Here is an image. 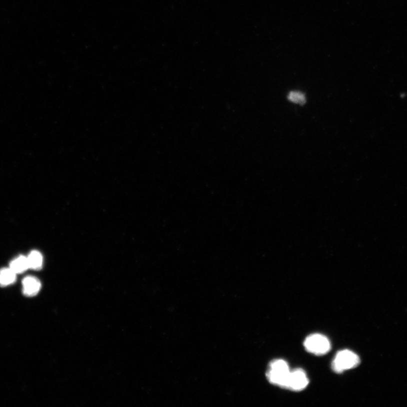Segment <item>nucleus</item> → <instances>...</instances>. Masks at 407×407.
Returning <instances> with one entry per match:
<instances>
[{"mask_svg": "<svg viewBox=\"0 0 407 407\" xmlns=\"http://www.w3.org/2000/svg\"><path fill=\"white\" fill-rule=\"evenodd\" d=\"M360 363V358L352 350H344L338 352L332 363V369L338 374L354 369Z\"/></svg>", "mask_w": 407, "mask_h": 407, "instance_id": "nucleus-2", "label": "nucleus"}, {"mask_svg": "<svg viewBox=\"0 0 407 407\" xmlns=\"http://www.w3.org/2000/svg\"><path fill=\"white\" fill-rule=\"evenodd\" d=\"M10 268L16 274H23L29 269L28 258L21 255L15 258L11 262Z\"/></svg>", "mask_w": 407, "mask_h": 407, "instance_id": "nucleus-6", "label": "nucleus"}, {"mask_svg": "<svg viewBox=\"0 0 407 407\" xmlns=\"http://www.w3.org/2000/svg\"><path fill=\"white\" fill-rule=\"evenodd\" d=\"M28 260L29 269L40 270L42 269L43 264V258L40 252L38 250H32L28 254Z\"/></svg>", "mask_w": 407, "mask_h": 407, "instance_id": "nucleus-8", "label": "nucleus"}, {"mask_svg": "<svg viewBox=\"0 0 407 407\" xmlns=\"http://www.w3.org/2000/svg\"><path fill=\"white\" fill-rule=\"evenodd\" d=\"M309 384V379L306 372L301 369L291 370L285 389L293 392H300L304 390Z\"/></svg>", "mask_w": 407, "mask_h": 407, "instance_id": "nucleus-4", "label": "nucleus"}, {"mask_svg": "<svg viewBox=\"0 0 407 407\" xmlns=\"http://www.w3.org/2000/svg\"><path fill=\"white\" fill-rule=\"evenodd\" d=\"M288 99L297 104L304 105L306 102L305 94L300 92H290L288 95Z\"/></svg>", "mask_w": 407, "mask_h": 407, "instance_id": "nucleus-9", "label": "nucleus"}, {"mask_svg": "<svg viewBox=\"0 0 407 407\" xmlns=\"http://www.w3.org/2000/svg\"><path fill=\"white\" fill-rule=\"evenodd\" d=\"M16 279V274L10 268H3L0 270V286H8L14 284Z\"/></svg>", "mask_w": 407, "mask_h": 407, "instance_id": "nucleus-7", "label": "nucleus"}, {"mask_svg": "<svg viewBox=\"0 0 407 407\" xmlns=\"http://www.w3.org/2000/svg\"><path fill=\"white\" fill-rule=\"evenodd\" d=\"M304 346L307 352L322 356L331 350V344L328 338L321 334H312L307 336L304 342Z\"/></svg>", "mask_w": 407, "mask_h": 407, "instance_id": "nucleus-3", "label": "nucleus"}, {"mask_svg": "<svg viewBox=\"0 0 407 407\" xmlns=\"http://www.w3.org/2000/svg\"><path fill=\"white\" fill-rule=\"evenodd\" d=\"M23 292L24 295L32 297L37 295L41 289V283L36 277L28 276L25 277L22 281Z\"/></svg>", "mask_w": 407, "mask_h": 407, "instance_id": "nucleus-5", "label": "nucleus"}, {"mask_svg": "<svg viewBox=\"0 0 407 407\" xmlns=\"http://www.w3.org/2000/svg\"><path fill=\"white\" fill-rule=\"evenodd\" d=\"M290 372L291 370L286 362L282 359H275L268 366L266 376L271 384L285 389Z\"/></svg>", "mask_w": 407, "mask_h": 407, "instance_id": "nucleus-1", "label": "nucleus"}]
</instances>
